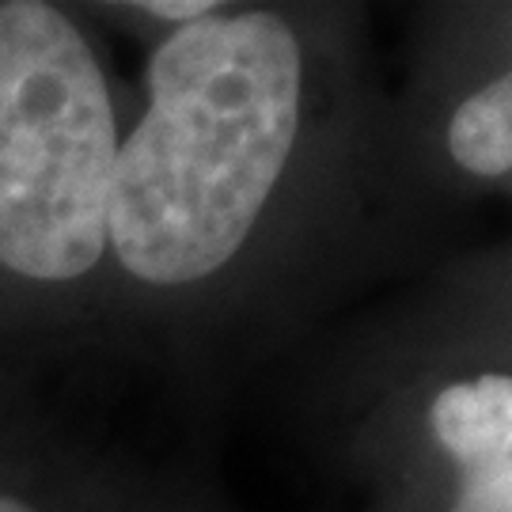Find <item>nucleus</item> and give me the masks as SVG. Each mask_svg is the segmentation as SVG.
Returning a JSON list of instances; mask_svg holds the SVG:
<instances>
[{
    "mask_svg": "<svg viewBox=\"0 0 512 512\" xmlns=\"http://www.w3.org/2000/svg\"><path fill=\"white\" fill-rule=\"evenodd\" d=\"M300 92V42L274 12H213L167 38L110 179L107 247L126 274L171 289L236 255L289 164Z\"/></svg>",
    "mask_w": 512,
    "mask_h": 512,
    "instance_id": "obj_1",
    "label": "nucleus"
},
{
    "mask_svg": "<svg viewBox=\"0 0 512 512\" xmlns=\"http://www.w3.org/2000/svg\"><path fill=\"white\" fill-rule=\"evenodd\" d=\"M118 129L107 80L54 4H0V266L61 285L107 251Z\"/></svg>",
    "mask_w": 512,
    "mask_h": 512,
    "instance_id": "obj_2",
    "label": "nucleus"
},
{
    "mask_svg": "<svg viewBox=\"0 0 512 512\" xmlns=\"http://www.w3.org/2000/svg\"><path fill=\"white\" fill-rule=\"evenodd\" d=\"M429 425L459 463L452 512H512V376L444 387Z\"/></svg>",
    "mask_w": 512,
    "mask_h": 512,
    "instance_id": "obj_3",
    "label": "nucleus"
},
{
    "mask_svg": "<svg viewBox=\"0 0 512 512\" xmlns=\"http://www.w3.org/2000/svg\"><path fill=\"white\" fill-rule=\"evenodd\" d=\"M448 148L459 167L482 179L512 171V73L459 103L448 126Z\"/></svg>",
    "mask_w": 512,
    "mask_h": 512,
    "instance_id": "obj_4",
    "label": "nucleus"
},
{
    "mask_svg": "<svg viewBox=\"0 0 512 512\" xmlns=\"http://www.w3.org/2000/svg\"><path fill=\"white\" fill-rule=\"evenodd\" d=\"M141 12L148 16H160V19H175V23H194V19H205L217 12L213 0H148V4H137Z\"/></svg>",
    "mask_w": 512,
    "mask_h": 512,
    "instance_id": "obj_5",
    "label": "nucleus"
},
{
    "mask_svg": "<svg viewBox=\"0 0 512 512\" xmlns=\"http://www.w3.org/2000/svg\"><path fill=\"white\" fill-rule=\"evenodd\" d=\"M0 512H35L27 501H19V497H8V494H0Z\"/></svg>",
    "mask_w": 512,
    "mask_h": 512,
    "instance_id": "obj_6",
    "label": "nucleus"
}]
</instances>
